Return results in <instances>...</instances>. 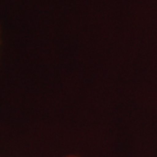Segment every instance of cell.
I'll use <instances>...</instances> for the list:
<instances>
[{
	"label": "cell",
	"mask_w": 157,
	"mask_h": 157,
	"mask_svg": "<svg viewBox=\"0 0 157 157\" xmlns=\"http://www.w3.org/2000/svg\"><path fill=\"white\" fill-rule=\"evenodd\" d=\"M67 157H78V156H75V155H69V156H67Z\"/></svg>",
	"instance_id": "obj_1"
}]
</instances>
